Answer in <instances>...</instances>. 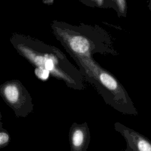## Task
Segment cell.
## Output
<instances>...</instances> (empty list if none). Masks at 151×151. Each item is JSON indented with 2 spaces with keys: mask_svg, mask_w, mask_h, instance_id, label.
<instances>
[{
  "mask_svg": "<svg viewBox=\"0 0 151 151\" xmlns=\"http://www.w3.org/2000/svg\"><path fill=\"white\" fill-rule=\"evenodd\" d=\"M3 94L10 104H18L20 102L21 99V92L18 87L14 84L6 85L4 88Z\"/></svg>",
  "mask_w": 151,
  "mask_h": 151,
  "instance_id": "cell-5",
  "label": "cell"
},
{
  "mask_svg": "<svg viewBox=\"0 0 151 151\" xmlns=\"http://www.w3.org/2000/svg\"><path fill=\"white\" fill-rule=\"evenodd\" d=\"M114 126L126 142V150L151 151V141L146 136L119 122H116Z\"/></svg>",
  "mask_w": 151,
  "mask_h": 151,
  "instance_id": "cell-3",
  "label": "cell"
},
{
  "mask_svg": "<svg viewBox=\"0 0 151 151\" xmlns=\"http://www.w3.org/2000/svg\"><path fill=\"white\" fill-rule=\"evenodd\" d=\"M9 136L5 132H0V146L3 145L9 141Z\"/></svg>",
  "mask_w": 151,
  "mask_h": 151,
  "instance_id": "cell-6",
  "label": "cell"
},
{
  "mask_svg": "<svg viewBox=\"0 0 151 151\" xmlns=\"http://www.w3.org/2000/svg\"><path fill=\"white\" fill-rule=\"evenodd\" d=\"M57 37L75 61L93 58L96 53L117 54L112 40L106 34L69 30L58 33Z\"/></svg>",
  "mask_w": 151,
  "mask_h": 151,
  "instance_id": "cell-2",
  "label": "cell"
},
{
  "mask_svg": "<svg viewBox=\"0 0 151 151\" xmlns=\"http://www.w3.org/2000/svg\"><path fill=\"white\" fill-rule=\"evenodd\" d=\"M84 80L93 85L105 103L126 114L137 115V111L127 91L111 73L93 58L76 61Z\"/></svg>",
  "mask_w": 151,
  "mask_h": 151,
  "instance_id": "cell-1",
  "label": "cell"
},
{
  "mask_svg": "<svg viewBox=\"0 0 151 151\" xmlns=\"http://www.w3.org/2000/svg\"><path fill=\"white\" fill-rule=\"evenodd\" d=\"M88 124L73 123L70 127L69 140L71 151H86L90 142Z\"/></svg>",
  "mask_w": 151,
  "mask_h": 151,
  "instance_id": "cell-4",
  "label": "cell"
}]
</instances>
